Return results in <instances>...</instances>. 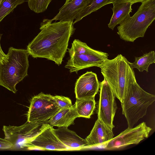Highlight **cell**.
I'll return each mask as SVG.
<instances>
[{"mask_svg":"<svg viewBox=\"0 0 155 155\" xmlns=\"http://www.w3.org/2000/svg\"><path fill=\"white\" fill-rule=\"evenodd\" d=\"M57 105L60 110L70 108L73 105L71 99L68 97L62 96H54Z\"/></svg>","mask_w":155,"mask_h":155,"instance_id":"obj_24","label":"cell"},{"mask_svg":"<svg viewBox=\"0 0 155 155\" xmlns=\"http://www.w3.org/2000/svg\"><path fill=\"white\" fill-rule=\"evenodd\" d=\"M155 101V96L142 88L136 81L133 69L130 68L127 90L121 103L122 114L124 116L128 127H133L145 116L149 107Z\"/></svg>","mask_w":155,"mask_h":155,"instance_id":"obj_2","label":"cell"},{"mask_svg":"<svg viewBox=\"0 0 155 155\" xmlns=\"http://www.w3.org/2000/svg\"><path fill=\"white\" fill-rule=\"evenodd\" d=\"M100 97L97 105L98 119L111 129L114 126V117L117 109L115 97L107 81L100 83Z\"/></svg>","mask_w":155,"mask_h":155,"instance_id":"obj_8","label":"cell"},{"mask_svg":"<svg viewBox=\"0 0 155 155\" xmlns=\"http://www.w3.org/2000/svg\"><path fill=\"white\" fill-rule=\"evenodd\" d=\"M52 0H28V5L30 9L37 13H42L47 9Z\"/></svg>","mask_w":155,"mask_h":155,"instance_id":"obj_23","label":"cell"},{"mask_svg":"<svg viewBox=\"0 0 155 155\" xmlns=\"http://www.w3.org/2000/svg\"><path fill=\"white\" fill-rule=\"evenodd\" d=\"M59 110L54 96L41 92L31 100L27 121L32 122L47 121Z\"/></svg>","mask_w":155,"mask_h":155,"instance_id":"obj_7","label":"cell"},{"mask_svg":"<svg viewBox=\"0 0 155 155\" xmlns=\"http://www.w3.org/2000/svg\"><path fill=\"white\" fill-rule=\"evenodd\" d=\"M152 130L144 122L134 127H128L108 142L104 148L106 150H113L121 149L132 144H138L148 137Z\"/></svg>","mask_w":155,"mask_h":155,"instance_id":"obj_9","label":"cell"},{"mask_svg":"<svg viewBox=\"0 0 155 155\" xmlns=\"http://www.w3.org/2000/svg\"><path fill=\"white\" fill-rule=\"evenodd\" d=\"M113 7L111 8L113 14L110 21L108 24V27L113 30L115 27L120 24L132 12L131 8L133 4L130 2L114 3H112Z\"/></svg>","mask_w":155,"mask_h":155,"instance_id":"obj_17","label":"cell"},{"mask_svg":"<svg viewBox=\"0 0 155 155\" xmlns=\"http://www.w3.org/2000/svg\"><path fill=\"white\" fill-rule=\"evenodd\" d=\"M94 50L89 47L86 43L75 39L72 43L71 48L68 49V52L70 56L74 54L84 53Z\"/></svg>","mask_w":155,"mask_h":155,"instance_id":"obj_22","label":"cell"},{"mask_svg":"<svg viewBox=\"0 0 155 155\" xmlns=\"http://www.w3.org/2000/svg\"><path fill=\"white\" fill-rule=\"evenodd\" d=\"M129 61L121 54L112 59H106L99 67L115 97L122 103L126 92L129 70Z\"/></svg>","mask_w":155,"mask_h":155,"instance_id":"obj_5","label":"cell"},{"mask_svg":"<svg viewBox=\"0 0 155 155\" xmlns=\"http://www.w3.org/2000/svg\"><path fill=\"white\" fill-rule=\"evenodd\" d=\"M25 0H2L0 4V22L7 15Z\"/></svg>","mask_w":155,"mask_h":155,"instance_id":"obj_21","label":"cell"},{"mask_svg":"<svg viewBox=\"0 0 155 155\" xmlns=\"http://www.w3.org/2000/svg\"><path fill=\"white\" fill-rule=\"evenodd\" d=\"M100 82L95 73L87 71L77 79L75 93L76 99L93 97L98 93Z\"/></svg>","mask_w":155,"mask_h":155,"instance_id":"obj_12","label":"cell"},{"mask_svg":"<svg viewBox=\"0 0 155 155\" xmlns=\"http://www.w3.org/2000/svg\"><path fill=\"white\" fill-rule=\"evenodd\" d=\"M93 0H72L64 5L60 9L59 12L52 19L59 21L74 20L81 12L89 5Z\"/></svg>","mask_w":155,"mask_h":155,"instance_id":"obj_15","label":"cell"},{"mask_svg":"<svg viewBox=\"0 0 155 155\" xmlns=\"http://www.w3.org/2000/svg\"><path fill=\"white\" fill-rule=\"evenodd\" d=\"M144 0H112L111 3L130 2L133 4L137 2H142Z\"/></svg>","mask_w":155,"mask_h":155,"instance_id":"obj_26","label":"cell"},{"mask_svg":"<svg viewBox=\"0 0 155 155\" xmlns=\"http://www.w3.org/2000/svg\"><path fill=\"white\" fill-rule=\"evenodd\" d=\"M114 136L112 129L97 119L90 134L85 139L88 148H104Z\"/></svg>","mask_w":155,"mask_h":155,"instance_id":"obj_13","label":"cell"},{"mask_svg":"<svg viewBox=\"0 0 155 155\" xmlns=\"http://www.w3.org/2000/svg\"><path fill=\"white\" fill-rule=\"evenodd\" d=\"M52 130L58 139L68 149V150H80L88 148V145L85 139L78 135L74 131L66 127H58Z\"/></svg>","mask_w":155,"mask_h":155,"instance_id":"obj_14","label":"cell"},{"mask_svg":"<svg viewBox=\"0 0 155 155\" xmlns=\"http://www.w3.org/2000/svg\"><path fill=\"white\" fill-rule=\"evenodd\" d=\"M13 145L10 142L0 138V150L11 149Z\"/></svg>","mask_w":155,"mask_h":155,"instance_id":"obj_25","label":"cell"},{"mask_svg":"<svg viewBox=\"0 0 155 155\" xmlns=\"http://www.w3.org/2000/svg\"><path fill=\"white\" fill-rule=\"evenodd\" d=\"M133 63L129 62V65L132 69H137L140 72L145 71L148 72V68L151 64L155 63V54L154 51H151L144 54L139 57H135Z\"/></svg>","mask_w":155,"mask_h":155,"instance_id":"obj_19","label":"cell"},{"mask_svg":"<svg viewBox=\"0 0 155 155\" xmlns=\"http://www.w3.org/2000/svg\"><path fill=\"white\" fill-rule=\"evenodd\" d=\"M44 19L40 32L29 43L27 50L34 58H46L60 65L68 49L70 38L74 33L73 20L52 22Z\"/></svg>","mask_w":155,"mask_h":155,"instance_id":"obj_1","label":"cell"},{"mask_svg":"<svg viewBox=\"0 0 155 155\" xmlns=\"http://www.w3.org/2000/svg\"><path fill=\"white\" fill-rule=\"evenodd\" d=\"M50 126L48 120L39 122L27 121L19 126H3L5 139L13 145L11 149L25 148L28 144L41 132Z\"/></svg>","mask_w":155,"mask_h":155,"instance_id":"obj_6","label":"cell"},{"mask_svg":"<svg viewBox=\"0 0 155 155\" xmlns=\"http://www.w3.org/2000/svg\"><path fill=\"white\" fill-rule=\"evenodd\" d=\"M107 53L95 50L79 54H74L70 56L65 67L69 69L70 73L92 67H98L106 59Z\"/></svg>","mask_w":155,"mask_h":155,"instance_id":"obj_10","label":"cell"},{"mask_svg":"<svg viewBox=\"0 0 155 155\" xmlns=\"http://www.w3.org/2000/svg\"><path fill=\"white\" fill-rule=\"evenodd\" d=\"M2 34L0 33V63H2L4 61L6 60L7 58L6 54H5L3 51L1 46L0 40Z\"/></svg>","mask_w":155,"mask_h":155,"instance_id":"obj_27","label":"cell"},{"mask_svg":"<svg viewBox=\"0 0 155 155\" xmlns=\"http://www.w3.org/2000/svg\"><path fill=\"white\" fill-rule=\"evenodd\" d=\"M95 97L76 99L75 104L79 117L90 118L94 110L96 102Z\"/></svg>","mask_w":155,"mask_h":155,"instance_id":"obj_18","label":"cell"},{"mask_svg":"<svg viewBox=\"0 0 155 155\" xmlns=\"http://www.w3.org/2000/svg\"><path fill=\"white\" fill-rule=\"evenodd\" d=\"M29 55L27 50L9 48L6 60L0 63V85L16 93V84L28 75Z\"/></svg>","mask_w":155,"mask_h":155,"instance_id":"obj_3","label":"cell"},{"mask_svg":"<svg viewBox=\"0 0 155 155\" xmlns=\"http://www.w3.org/2000/svg\"><path fill=\"white\" fill-rule=\"evenodd\" d=\"M155 19V0H144L133 16H128L119 24L117 33L124 41L134 42L144 37Z\"/></svg>","mask_w":155,"mask_h":155,"instance_id":"obj_4","label":"cell"},{"mask_svg":"<svg viewBox=\"0 0 155 155\" xmlns=\"http://www.w3.org/2000/svg\"><path fill=\"white\" fill-rule=\"evenodd\" d=\"M2 0H0V3H1V2L2 1Z\"/></svg>","mask_w":155,"mask_h":155,"instance_id":"obj_29","label":"cell"},{"mask_svg":"<svg viewBox=\"0 0 155 155\" xmlns=\"http://www.w3.org/2000/svg\"><path fill=\"white\" fill-rule=\"evenodd\" d=\"M78 117L79 116L74 104L70 108L60 110L48 120V123L52 127H68L71 125L74 124V120Z\"/></svg>","mask_w":155,"mask_h":155,"instance_id":"obj_16","label":"cell"},{"mask_svg":"<svg viewBox=\"0 0 155 155\" xmlns=\"http://www.w3.org/2000/svg\"><path fill=\"white\" fill-rule=\"evenodd\" d=\"M112 0H93L88 5L84 8L73 21V24L81 20L91 13L95 12L103 6L111 3Z\"/></svg>","mask_w":155,"mask_h":155,"instance_id":"obj_20","label":"cell"},{"mask_svg":"<svg viewBox=\"0 0 155 155\" xmlns=\"http://www.w3.org/2000/svg\"><path fill=\"white\" fill-rule=\"evenodd\" d=\"M50 126L44 130L27 145L28 150H68L58 139Z\"/></svg>","mask_w":155,"mask_h":155,"instance_id":"obj_11","label":"cell"},{"mask_svg":"<svg viewBox=\"0 0 155 155\" xmlns=\"http://www.w3.org/2000/svg\"><path fill=\"white\" fill-rule=\"evenodd\" d=\"M72 0H66L65 3H64V5H66V4H68L69 2L71 1Z\"/></svg>","mask_w":155,"mask_h":155,"instance_id":"obj_28","label":"cell"}]
</instances>
